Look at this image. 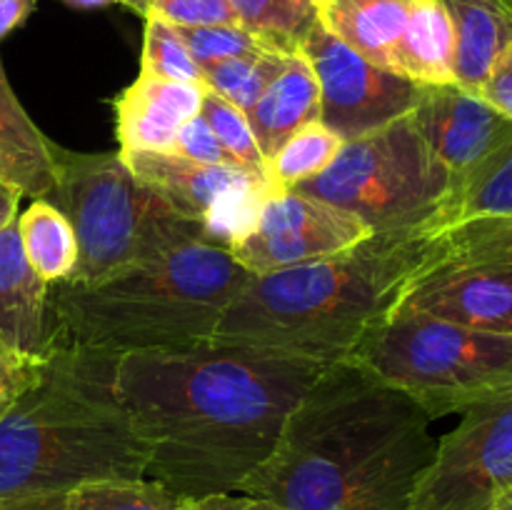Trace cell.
I'll use <instances>...</instances> for the list:
<instances>
[{"label":"cell","instance_id":"cell-31","mask_svg":"<svg viewBox=\"0 0 512 510\" xmlns=\"http://www.w3.org/2000/svg\"><path fill=\"white\" fill-rule=\"evenodd\" d=\"M148 15L178 28L238 23L228 0H150Z\"/></svg>","mask_w":512,"mask_h":510},{"label":"cell","instance_id":"cell-33","mask_svg":"<svg viewBox=\"0 0 512 510\" xmlns=\"http://www.w3.org/2000/svg\"><path fill=\"white\" fill-rule=\"evenodd\" d=\"M480 98L493 105L500 115L512 120V45L500 53V58L490 68L488 78L480 88Z\"/></svg>","mask_w":512,"mask_h":510},{"label":"cell","instance_id":"cell-36","mask_svg":"<svg viewBox=\"0 0 512 510\" xmlns=\"http://www.w3.org/2000/svg\"><path fill=\"white\" fill-rule=\"evenodd\" d=\"M35 0H0V43L30 18Z\"/></svg>","mask_w":512,"mask_h":510},{"label":"cell","instance_id":"cell-15","mask_svg":"<svg viewBox=\"0 0 512 510\" xmlns=\"http://www.w3.org/2000/svg\"><path fill=\"white\" fill-rule=\"evenodd\" d=\"M0 343L33 365L53 355L50 285L25 258L15 220L0 230Z\"/></svg>","mask_w":512,"mask_h":510},{"label":"cell","instance_id":"cell-43","mask_svg":"<svg viewBox=\"0 0 512 510\" xmlns=\"http://www.w3.org/2000/svg\"><path fill=\"white\" fill-rule=\"evenodd\" d=\"M310 3H315V5H320V3H323V0H310Z\"/></svg>","mask_w":512,"mask_h":510},{"label":"cell","instance_id":"cell-19","mask_svg":"<svg viewBox=\"0 0 512 510\" xmlns=\"http://www.w3.org/2000/svg\"><path fill=\"white\" fill-rule=\"evenodd\" d=\"M0 178L23 195L45 200L53 190V140L40 133L18 95L13 93L0 63Z\"/></svg>","mask_w":512,"mask_h":510},{"label":"cell","instance_id":"cell-21","mask_svg":"<svg viewBox=\"0 0 512 510\" xmlns=\"http://www.w3.org/2000/svg\"><path fill=\"white\" fill-rule=\"evenodd\" d=\"M453 25L440 0H413L393 55V70L420 85L453 80Z\"/></svg>","mask_w":512,"mask_h":510},{"label":"cell","instance_id":"cell-18","mask_svg":"<svg viewBox=\"0 0 512 510\" xmlns=\"http://www.w3.org/2000/svg\"><path fill=\"white\" fill-rule=\"evenodd\" d=\"M453 25V80L480 95L495 60L512 45V0H440Z\"/></svg>","mask_w":512,"mask_h":510},{"label":"cell","instance_id":"cell-34","mask_svg":"<svg viewBox=\"0 0 512 510\" xmlns=\"http://www.w3.org/2000/svg\"><path fill=\"white\" fill-rule=\"evenodd\" d=\"M180 510H283L265 498L245 493H218L198 500H180Z\"/></svg>","mask_w":512,"mask_h":510},{"label":"cell","instance_id":"cell-17","mask_svg":"<svg viewBox=\"0 0 512 510\" xmlns=\"http://www.w3.org/2000/svg\"><path fill=\"white\" fill-rule=\"evenodd\" d=\"M245 115L268 163L298 130L320 123L318 78L300 50L288 53L278 78Z\"/></svg>","mask_w":512,"mask_h":510},{"label":"cell","instance_id":"cell-27","mask_svg":"<svg viewBox=\"0 0 512 510\" xmlns=\"http://www.w3.org/2000/svg\"><path fill=\"white\" fill-rule=\"evenodd\" d=\"M65 510H180V498L148 478L103 480L68 493Z\"/></svg>","mask_w":512,"mask_h":510},{"label":"cell","instance_id":"cell-39","mask_svg":"<svg viewBox=\"0 0 512 510\" xmlns=\"http://www.w3.org/2000/svg\"><path fill=\"white\" fill-rule=\"evenodd\" d=\"M60 3L70 5V8L95 10V8H108V5H120V0H60Z\"/></svg>","mask_w":512,"mask_h":510},{"label":"cell","instance_id":"cell-37","mask_svg":"<svg viewBox=\"0 0 512 510\" xmlns=\"http://www.w3.org/2000/svg\"><path fill=\"white\" fill-rule=\"evenodd\" d=\"M65 505H68V495L53 493L5 500V503H0V510H65Z\"/></svg>","mask_w":512,"mask_h":510},{"label":"cell","instance_id":"cell-3","mask_svg":"<svg viewBox=\"0 0 512 510\" xmlns=\"http://www.w3.org/2000/svg\"><path fill=\"white\" fill-rule=\"evenodd\" d=\"M438 230L425 223L373 233L330 258L253 275L213 340L345 363L393 318Z\"/></svg>","mask_w":512,"mask_h":510},{"label":"cell","instance_id":"cell-26","mask_svg":"<svg viewBox=\"0 0 512 510\" xmlns=\"http://www.w3.org/2000/svg\"><path fill=\"white\" fill-rule=\"evenodd\" d=\"M340 148H343V140L333 130L325 128L323 123L308 125L298 130L268 163L270 183L275 190L295 188L298 183L323 173Z\"/></svg>","mask_w":512,"mask_h":510},{"label":"cell","instance_id":"cell-5","mask_svg":"<svg viewBox=\"0 0 512 510\" xmlns=\"http://www.w3.org/2000/svg\"><path fill=\"white\" fill-rule=\"evenodd\" d=\"M148 445L88 358L53 350L0 413V503L140 480Z\"/></svg>","mask_w":512,"mask_h":510},{"label":"cell","instance_id":"cell-4","mask_svg":"<svg viewBox=\"0 0 512 510\" xmlns=\"http://www.w3.org/2000/svg\"><path fill=\"white\" fill-rule=\"evenodd\" d=\"M253 275L228 245L188 243L90 285L50 293L53 350L110 360L210 343Z\"/></svg>","mask_w":512,"mask_h":510},{"label":"cell","instance_id":"cell-7","mask_svg":"<svg viewBox=\"0 0 512 510\" xmlns=\"http://www.w3.org/2000/svg\"><path fill=\"white\" fill-rule=\"evenodd\" d=\"M345 363L403 390L430 420L512 395V335L393 315Z\"/></svg>","mask_w":512,"mask_h":510},{"label":"cell","instance_id":"cell-12","mask_svg":"<svg viewBox=\"0 0 512 510\" xmlns=\"http://www.w3.org/2000/svg\"><path fill=\"white\" fill-rule=\"evenodd\" d=\"M370 235L373 230L348 210L295 190H273L230 253L250 275H268L338 255Z\"/></svg>","mask_w":512,"mask_h":510},{"label":"cell","instance_id":"cell-6","mask_svg":"<svg viewBox=\"0 0 512 510\" xmlns=\"http://www.w3.org/2000/svg\"><path fill=\"white\" fill-rule=\"evenodd\" d=\"M53 173L45 200L68 218L78 240L68 283H98L180 245L218 243L208 225L180 213L120 153H73L53 143Z\"/></svg>","mask_w":512,"mask_h":510},{"label":"cell","instance_id":"cell-40","mask_svg":"<svg viewBox=\"0 0 512 510\" xmlns=\"http://www.w3.org/2000/svg\"><path fill=\"white\" fill-rule=\"evenodd\" d=\"M120 5H125V8H130L133 13L143 15V18H148V10H150V0H120Z\"/></svg>","mask_w":512,"mask_h":510},{"label":"cell","instance_id":"cell-28","mask_svg":"<svg viewBox=\"0 0 512 510\" xmlns=\"http://www.w3.org/2000/svg\"><path fill=\"white\" fill-rule=\"evenodd\" d=\"M200 115H203V120L210 125L213 135L218 138V143L223 145V150L235 165L270 180L268 160L260 153L253 130H250L248 115L243 110L235 108L233 103H228L218 93L205 88Z\"/></svg>","mask_w":512,"mask_h":510},{"label":"cell","instance_id":"cell-9","mask_svg":"<svg viewBox=\"0 0 512 510\" xmlns=\"http://www.w3.org/2000/svg\"><path fill=\"white\" fill-rule=\"evenodd\" d=\"M403 313L512 335V218L440 228L393 315Z\"/></svg>","mask_w":512,"mask_h":510},{"label":"cell","instance_id":"cell-32","mask_svg":"<svg viewBox=\"0 0 512 510\" xmlns=\"http://www.w3.org/2000/svg\"><path fill=\"white\" fill-rule=\"evenodd\" d=\"M168 153H178L183 158L195 160V163H208V165H235L228 158V153L223 150V145L218 143V138L213 135L210 125L205 123L203 115H195L188 123L180 128L178 138H175L173 150Z\"/></svg>","mask_w":512,"mask_h":510},{"label":"cell","instance_id":"cell-2","mask_svg":"<svg viewBox=\"0 0 512 510\" xmlns=\"http://www.w3.org/2000/svg\"><path fill=\"white\" fill-rule=\"evenodd\" d=\"M438 440L410 395L355 363H330L238 493L283 510H405Z\"/></svg>","mask_w":512,"mask_h":510},{"label":"cell","instance_id":"cell-25","mask_svg":"<svg viewBox=\"0 0 512 510\" xmlns=\"http://www.w3.org/2000/svg\"><path fill=\"white\" fill-rule=\"evenodd\" d=\"M285 58H288V53H283V50L265 48L238 55V58L220 60V63L200 68L203 70V85L243 113H248L258 103L260 95L268 90V85L278 78Z\"/></svg>","mask_w":512,"mask_h":510},{"label":"cell","instance_id":"cell-42","mask_svg":"<svg viewBox=\"0 0 512 510\" xmlns=\"http://www.w3.org/2000/svg\"><path fill=\"white\" fill-rule=\"evenodd\" d=\"M8 403H10V398H0V413H3L5 405H8Z\"/></svg>","mask_w":512,"mask_h":510},{"label":"cell","instance_id":"cell-1","mask_svg":"<svg viewBox=\"0 0 512 510\" xmlns=\"http://www.w3.org/2000/svg\"><path fill=\"white\" fill-rule=\"evenodd\" d=\"M88 360L148 445L145 478L180 500L238 493L328 368L220 340Z\"/></svg>","mask_w":512,"mask_h":510},{"label":"cell","instance_id":"cell-29","mask_svg":"<svg viewBox=\"0 0 512 510\" xmlns=\"http://www.w3.org/2000/svg\"><path fill=\"white\" fill-rule=\"evenodd\" d=\"M140 73L155 75V78L163 80H175V83H203V70H200V65L190 55L178 28L155 18V15L145 18V43Z\"/></svg>","mask_w":512,"mask_h":510},{"label":"cell","instance_id":"cell-24","mask_svg":"<svg viewBox=\"0 0 512 510\" xmlns=\"http://www.w3.org/2000/svg\"><path fill=\"white\" fill-rule=\"evenodd\" d=\"M235 20L270 48L295 53L318 23V5L310 0H228Z\"/></svg>","mask_w":512,"mask_h":510},{"label":"cell","instance_id":"cell-16","mask_svg":"<svg viewBox=\"0 0 512 510\" xmlns=\"http://www.w3.org/2000/svg\"><path fill=\"white\" fill-rule=\"evenodd\" d=\"M203 83H175L140 73L115 100L120 153L173 150L180 128L200 113Z\"/></svg>","mask_w":512,"mask_h":510},{"label":"cell","instance_id":"cell-22","mask_svg":"<svg viewBox=\"0 0 512 510\" xmlns=\"http://www.w3.org/2000/svg\"><path fill=\"white\" fill-rule=\"evenodd\" d=\"M475 218H512V138L450 183L435 228Z\"/></svg>","mask_w":512,"mask_h":510},{"label":"cell","instance_id":"cell-14","mask_svg":"<svg viewBox=\"0 0 512 510\" xmlns=\"http://www.w3.org/2000/svg\"><path fill=\"white\" fill-rule=\"evenodd\" d=\"M408 115L453 180L512 138V120L455 83L425 85Z\"/></svg>","mask_w":512,"mask_h":510},{"label":"cell","instance_id":"cell-38","mask_svg":"<svg viewBox=\"0 0 512 510\" xmlns=\"http://www.w3.org/2000/svg\"><path fill=\"white\" fill-rule=\"evenodd\" d=\"M20 198H23V193L13 183L0 178V230L13 223V220H18Z\"/></svg>","mask_w":512,"mask_h":510},{"label":"cell","instance_id":"cell-20","mask_svg":"<svg viewBox=\"0 0 512 510\" xmlns=\"http://www.w3.org/2000/svg\"><path fill=\"white\" fill-rule=\"evenodd\" d=\"M413 0H323L318 20L328 33L380 68L393 70V55Z\"/></svg>","mask_w":512,"mask_h":510},{"label":"cell","instance_id":"cell-35","mask_svg":"<svg viewBox=\"0 0 512 510\" xmlns=\"http://www.w3.org/2000/svg\"><path fill=\"white\" fill-rule=\"evenodd\" d=\"M40 365L25 363L0 343V398H13L20 388H25L35 378Z\"/></svg>","mask_w":512,"mask_h":510},{"label":"cell","instance_id":"cell-30","mask_svg":"<svg viewBox=\"0 0 512 510\" xmlns=\"http://www.w3.org/2000/svg\"><path fill=\"white\" fill-rule=\"evenodd\" d=\"M178 28V25H175ZM180 38L188 45L190 55L200 68L220 63V60L238 58V55L255 53L270 48L260 38L243 28V25H198V28H178ZM275 50V48H273Z\"/></svg>","mask_w":512,"mask_h":510},{"label":"cell","instance_id":"cell-11","mask_svg":"<svg viewBox=\"0 0 512 510\" xmlns=\"http://www.w3.org/2000/svg\"><path fill=\"white\" fill-rule=\"evenodd\" d=\"M300 53L320 88V123L340 140H355L403 118L418 105L425 85L370 63L318 23L308 30Z\"/></svg>","mask_w":512,"mask_h":510},{"label":"cell","instance_id":"cell-41","mask_svg":"<svg viewBox=\"0 0 512 510\" xmlns=\"http://www.w3.org/2000/svg\"><path fill=\"white\" fill-rule=\"evenodd\" d=\"M490 510H512V490H508L505 495H500V498L495 500V505Z\"/></svg>","mask_w":512,"mask_h":510},{"label":"cell","instance_id":"cell-8","mask_svg":"<svg viewBox=\"0 0 512 510\" xmlns=\"http://www.w3.org/2000/svg\"><path fill=\"white\" fill-rule=\"evenodd\" d=\"M450 173L430 153L410 115L345 140L333 163L295 193L358 215L373 233L433 223L450 193Z\"/></svg>","mask_w":512,"mask_h":510},{"label":"cell","instance_id":"cell-10","mask_svg":"<svg viewBox=\"0 0 512 510\" xmlns=\"http://www.w3.org/2000/svg\"><path fill=\"white\" fill-rule=\"evenodd\" d=\"M512 490V395L465 410L438 440L405 510H490Z\"/></svg>","mask_w":512,"mask_h":510},{"label":"cell","instance_id":"cell-23","mask_svg":"<svg viewBox=\"0 0 512 510\" xmlns=\"http://www.w3.org/2000/svg\"><path fill=\"white\" fill-rule=\"evenodd\" d=\"M15 223L23 253L35 273L48 285L68 283L78 263V240L68 218L48 200H33Z\"/></svg>","mask_w":512,"mask_h":510},{"label":"cell","instance_id":"cell-13","mask_svg":"<svg viewBox=\"0 0 512 510\" xmlns=\"http://www.w3.org/2000/svg\"><path fill=\"white\" fill-rule=\"evenodd\" d=\"M140 180L153 185L188 218L213 230L218 243L233 245L253 225L273 183L240 165L195 163L168 150L120 153Z\"/></svg>","mask_w":512,"mask_h":510}]
</instances>
